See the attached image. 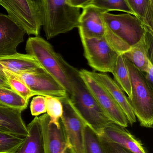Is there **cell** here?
I'll return each instance as SVG.
<instances>
[{
  "mask_svg": "<svg viewBox=\"0 0 153 153\" xmlns=\"http://www.w3.org/2000/svg\"><path fill=\"white\" fill-rule=\"evenodd\" d=\"M105 153H134L99 135Z\"/></svg>",
  "mask_w": 153,
  "mask_h": 153,
  "instance_id": "cell-29",
  "label": "cell"
},
{
  "mask_svg": "<svg viewBox=\"0 0 153 153\" xmlns=\"http://www.w3.org/2000/svg\"><path fill=\"white\" fill-rule=\"evenodd\" d=\"M0 87H5V88L11 89L9 85L6 76L3 72H0Z\"/></svg>",
  "mask_w": 153,
  "mask_h": 153,
  "instance_id": "cell-32",
  "label": "cell"
},
{
  "mask_svg": "<svg viewBox=\"0 0 153 153\" xmlns=\"http://www.w3.org/2000/svg\"><path fill=\"white\" fill-rule=\"evenodd\" d=\"M43 69L32 56L17 53L0 56V72L7 70L14 73L36 71Z\"/></svg>",
  "mask_w": 153,
  "mask_h": 153,
  "instance_id": "cell-17",
  "label": "cell"
},
{
  "mask_svg": "<svg viewBox=\"0 0 153 153\" xmlns=\"http://www.w3.org/2000/svg\"><path fill=\"white\" fill-rule=\"evenodd\" d=\"M25 137L0 131V153H14Z\"/></svg>",
  "mask_w": 153,
  "mask_h": 153,
  "instance_id": "cell-26",
  "label": "cell"
},
{
  "mask_svg": "<svg viewBox=\"0 0 153 153\" xmlns=\"http://www.w3.org/2000/svg\"><path fill=\"white\" fill-rule=\"evenodd\" d=\"M30 110L31 115L36 117L46 113L45 97L41 95H37L33 97L31 102Z\"/></svg>",
  "mask_w": 153,
  "mask_h": 153,
  "instance_id": "cell-28",
  "label": "cell"
},
{
  "mask_svg": "<svg viewBox=\"0 0 153 153\" xmlns=\"http://www.w3.org/2000/svg\"><path fill=\"white\" fill-rule=\"evenodd\" d=\"M26 32L9 15L0 13V56L16 53Z\"/></svg>",
  "mask_w": 153,
  "mask_h": 153,
  "instance_id": "cell-11",
  "label": "cell"
},
{
  "mask_svg": "<svg viewBox=\"0 0 153 153\" xmlns=\"http://www.w3.org/2000/svg\"><path fill=\"white\" fill-rule=\"evenodd\" d=\"M40 13L47 39L79 27L80 9L68 0H40Z\"/></svg>",
  "mask_w": 153,
  "mask_h": 153,
  "instance_id": "cell-2",
  "label": "cell"
},
{
  "mask_svg": "<svg viewBox=\"0 0 153 153\" xmlns=\"http://www.w3.org/2000/svg\"><path fill=\"white\" fill-rule=\"evenodd\" d=\"M104 10L90 5L84 8L79 18L80 35L86 37L105 38L107 28L102 14Z\"/></svg>",
  "mask_w": 153,
  "mask_h": 153,
  "instance_id": "cell-13",
  "label": "cell"
},
{
  "mask_svg": "<svg viewBox=\"0 0 153 153\" xmlns=\"http://www.w3.org/2000/svg\"><path fill=\"white\" fill-rule=\"evenodd\" d=\"M45 97L47 114L50 118V122L59 125L63 113V105L60 99L51 96Z\"/></svg>",
  "mask_w": 153,
  "mask_h": 153,
  "instance_id": "cell-27",
  "label": "cell"
},
{
  "mask_svg": "<svg viewBox=\"0 0 153 153\" xmlns=\"http://www.w3.org/2000/svg\"><path fill=\"white\" fill-rule=\"evenodd\" d=\"M102 18L109 29L130 47L137 43L147 31L153 32L140 19L130 13H104Z\"/></svg>",
  "mask_w": 153,
  "mask_h": 153,
  "instance_id": "cell-5",
  "label": "cell"
},
{
  "mask_svg": "<svg viewBox=\"0 0 153 153\" xmlns=\"http://www.w3.org/2000/svg\"><path fill=\"white\" fill-rule=\"evenodd\" d=\"M95 77L108 90L125 114L128 124L133 126L137 121L135 115L124 91L117 83L106 73L93 72Z\"/></svg>",
  "mask_w": 153,
  "mask_h": 153,
  "instance_id": "cell-16",
  "label": "cell"
},
{
  "mask_svg": "<svg viewBox=\"0 0 153 153\" xmlns=\"http://www.w3.org/2000/svg\"><path fill=\"white\" fill-rule=\"evenodd\" d=\"M0 5L26 34L38 36L42 26L40 14L31 0H0Z\"/></svg>",
  "mask_w": 153,
  "mask_h": 153,
  "instance_id": "cell-8",
  "label": "cell"
},
{
  "mask_svg": "<svg viewBox=\"0 0 153 153\" xmlns=\"http://www.w3.org/2000/svg\"><path fill=\"white\" fill-rule=\"evenodd\" d=\"M12 73L37 95L51 96L59 99L68 96L66 90L44 69L29 72Z\"/></svg>",
  "mask_w": 153,
  "mask_h": 153,
  "instance_id": "cell-10",
  "label": "cell"
},
{
  "mask_svg": "<svg viewBox=\"0 0 153 153\" xmlns=\"http://www.w3.org/2000/svg\"><path fill=\"white\" fill-rule=\"evenodd\" d=\"M134 153H148L143 143L125 127L114 123L109 124L98 134Z\"/></svg>",
  "mask_w": 153,
  "mask_h": 153,
  "instance_id": "cell-14",
  "label": "cell"
},
{
  "mask_svg": "<svg viewBox=\"0 0 153 153\" xmlns=\"http://www.w3.org/2000/svg\"><path fill=\"white\" fill-rule=\"evenodd\" d=\"M41 123L46 153H73L67 143L61 124L50 122L47 113L39 117Z\"/></svg>",
  "mask_w": 153,
  "mask_h": 153,
  "instance_id": "cell-12",
  "label": "cell"
},
{
  "mask_svg": "<svg viewBox=\"0 0 153 153\" xmlns=\"http://www.w3.org/2000/svg\"><path fill=\"white\" fill-rule=\"evenodd\" d=\"M79 74L99 105L112 122L124 127L128 126V121L116 101L103 85L95 77L93 72L79 71Z\"/></svg>",
  "mask_w": 153,
  "mask_h": 153,
  "instance_id": "cell-7",
  "label": "cell"
},
{
  "mask_svg": "<svg viewBox=\"0 0 153 153\" xmlns=\"http://www.w3.org/2000/svg\"><path fill=\"white\" fill-rule=\"evenodd\" d=\"M112 74L120 88L128 95V97H130L132 90L131 78L124 55H119Z\"/></svg>",
  "mask_w": 153,
  "mask_h": 153,
  "instance_id": "cell-20",
  "label": "cell"
},
{
  "mask_svg": "<svg viewBox=\"0 0 153 153\" xmlns=\"http://www.w3.org/2000/svg\"><path fill=\"white\" fill-rule=\"evenodd\" d=\"M7 82L11 89L22 97L27 102H28L30 99L37 94L31 91L27 85L19 78L15 76L11 72L7 70H4Z\"/></svg>",
  "mask_w": 153,
  "mask_h": 153,
  "instance_id": "cell-23",
  "label": "cell"
},
{
  "mask_svg": "<svg viewBox=\"0 0 153 153\" xmlns=\"http://www.w3.org/2000/svg\"><path fill=\"white\" fill-rule=\"evenodd\" d=\"M84 134V153H105L99 135L86 124Z\"/></svg>",
  "mask_w": 153,
  "mask_h": 153,
  "instance_id": "cell-24",
  "label": "cell"
},
{
  "mask_svg": "<svg viewBox=\"0 0 153 153\" xmlns=\"http://www.w3.org/2000/svg\"><path fill=\"white\" fill-rule=\"evenodd\" d=\"M90 5L104 10L107 13L119 11L134 15L126 0H93Z\"/></svg>",
  "mask_w": 153,
  "mask_h": 153,
  "instance_id": "cell-25",
  "label": "cell"
},
{
  "mask_svg": "<svg viewBox=\"0 0 153 153\" xmlns=\"http://www.w3.org/2000/svg\"><path fill=\"white\" fill-rule=\"evenodd\" d=\"M84 55L88 64L95 71L112 73L119 54L104 38L86 37L80 35Z\"/></svg>",
  "mask_w": 153,
  "mask_h": 153,
  "instance_id": "cell-6",
  "label": "cell"
},
{
  "mask_svg": "<svg viewBox=\"0 0 153 153\" xmlns=\"http://www.w3.org/2000/svg\"><path fill=\"white\" fill-rule=\"evenodd\" d=\"M135 16L153 30V0H126Z\"/></svg>",
  "mask_w": 153,
  "mask_h": 153,
  "instance_id": "cell-21",
  "label": "cell"
},
{
  "mask_svg": "<svg viewBox=\"0 0 153 153\" xmlns=\"http://www.w3.org/2000/svg\"><path fill=\"white\" fill-rule=\"evenodd\" d=\"M28 103L11 89L0 87V106L23 111Z\"/></svg>",
  "mask_w": 153,
  "mask_h": 153,
  "instance_id": "cell-22",
  "label": "cell"
},
{
  "mask_svg": "<svg viewBox=\"0 0 153 153\" xmlns=\"http://www.w3.org/2000/svg\"><path fill=\"white\" fill-rule=\"evenodd\" d=\"M126 60L130 73L132 86L131 96L128 97V99L141 126L152 128L153 89L146 82L144 73L136 68L129 60L126 58Z\"/></svg>",
  "mask_w": 153,
  "mask_h": 153,
  "instance_id": "cell-4",
  "label": "cell"
},
{
  "mask_svg": "<svg viewBox=\"0 0 153 153\" xmlns=\"http://www.w3.org/2000/svg\"><path fill=\"white\" fill-rule=\"evenodd\" d=\"M72 91L68 95L71 105L78 116L98 134L113 123L102 108L79 74V71L68 64Z\"/></svg>",
  "mask_w": 153,
  "mask_h": 153,
  "instance_id": "cell-1",
  "label": "cell"
},
{
  "mask_svg": "<svg viewBox=\"0 0 153 153\" xmlns=\"http://www.w3.org/2000/svg\"><path fill=\"white\" fill-rule=\"evenodd\" d=\"M144 76L146 82L150 87L153 89V60H150L148 70Z\"/></svg>",
  "mask_w": 153,
  "mask_h": 153,
  "instance_id": "cell-31",
  "label": "cell"
},
{
  "mask_svg": "<svg viewBox=\"0 0 153 153\" xmlns=\"http://www.w3.org/2000/svg\"><path fill=\"white\" fill-rule=\"evenodd\" d=\"M31 2L33 3V4L36 6L37 9L40 13V0H31Z\"/></svg>",
  "mask_w": 153,
  "mask_h": 153,
  "instance_id": "cell-33",
  "label": "cell"
},
{
  "mask_svg": "<svg viewBox=\"0 0 153 153\" xmlns=\"http://www.w3.org/2000/svg\"><path fill=\"white\" fill-rule=\"evenodd\" d=\"M20 110L0 106V131L25 137L28 134L27 126Z\"/></svg>",
  "mask_w": 153,
  "mask_h": 153,
  "instance_id": "cell-18",
  "label": "cell"
},
{
  "mask_svg": "<svg viewBox=\"0 0 153 153\" xmlns=\"http://www.w3.org/2000/svg\"><path fill=\"white\" fill-rule=\"evenodd\" d=\"M28 134L14 153H46L41 123L38 117L27 126Z\"/></svg>",
  "mask_w": 153,
  "mask_h": 153,
  "instance_id": "cell-19",
  "label": "cell"
},
{
  "mask_svg": "<svg viewBox=\"0 0 153 153\" xmlns=\"http://www.w3.org/2000/svg\"><path fill=\"white\" fill-rule=\"evenodd\" d=\"M25 50L27 54L34 56L42 68L66 90L68 95L71 94L68 63L54 51L50 43L38 36L30 37L27 40Z\"/></svg>",
  "mask_w": 153,
  "mask_h": 153,
  "instance_id": "cell-3",
  "label": "cell"
},
{
  "mask_svg": "<svg viewBox=\"0 0 153 153\" xmlns=\"http://www.w3.org/2000/svg\"><path fill=\"white\" fill-rule=\"evenodd\" d=\"M153 32L147 31L137 43L123 54L143 73L147 72L150 60L153 59Z\"/></svg>",
  "mask_w": 153,
  "mask_h": 153,
  "instance_id": "cell-15",
  "label": "cell"
},
{
  "mask_svg": "<svg viewBox=\"0 0 153 153\" xmlns=\"http://www.w3.org/2000/svg\"><path fill=\"white\" fill-rule=\"evenodd\" d=\"M93 0H68L69 4L75 8H84L90 5Z\"/></svg>",
  "mask_w": 153,
  "mask_h": 153,
  "instance_id": "cell-30",
  "label": "cell"
},
{
  "mask_svg": "<svg viewBox=\"0 0 153 153\" xmlns=\"http://www.w3.org/2000/svg\"><path fill=\"white\" fill-rule=\"evenodd\" d=\"M60 100L63 107L60 121L67 143L73 153H84V130L85 123L71 105L68 96Z\"/></svg>",
  "mask_w": 153,
  "mask_h": 153,
  "instance_id": "cell-9",
  "label": "cell"
}]
</instances>
